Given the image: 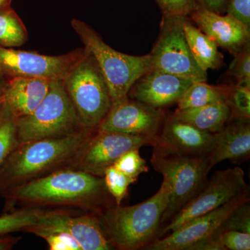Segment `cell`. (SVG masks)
Segmentation results:
<instances>
[{
	"instance_id": "10",
	"label": "cell",
	"mask_w": 250,
	"mask_h": 250,
	"mask_svg": "<svg viewBox=\"0 0 250 250\" xmlns=\"http://www.w3.org/2000/svg\"><path fill=\"white\" fill-rule=\"evenodd\" d=\"M42 238L51 233L70 235L82 250H114L104 231L100 218L94 213L77 214L75 210H45L39 221L24 230Z\"/></svg>"
},
{
	"instance_id": "7",
	"label": "cell",
	"mask_w": 250,
	"mask_h": 250,
	"mask_svg": "<svg viewBox=\"0 0 250 250\" xmlns=\"http://www.w3.org/2000/svg\"><path fill=\"white\" fill-rule=\"evenodd\" d=\"M63 83L82 124L86 129H98L111 109L112 100L107 83L93 56L85 50L64 78Z\"/></svg>"
},
{
	"instance_id": "6",
	"label": "cell",
	"mask_w": 250,
	"mask_h": 250,
	"mask_svg": "<svg viewBox=\"0 0 250 250\" xmlns=\"http://www.w3.org/2000/svg\"><path fill=\"white\" fill-rule=\"evenodd\" d=\"M85 129L67 95L63 80H52L39 106L30 114L18 118V144L62 137Z\"/></svg>"
},
{
	"instance_id": "27",
	"label": "cell",
	"mask_w": 250,
	"mask_h": 250,
	"mask_svg": "<svg viewBox=\"0 0 250 250\" xmlns=\"http://www.w3.org/2000/svg\"><path fill=\"white\" fill-rule=\"evenodd\" d=\"M103 178L106 189L118 206L121 205V202L127 195L129 185L136 182L113 166L106 169Z\"/></svg>"
},
{
	"instance_id": "35",
	"label": "cell",
	"mask_w": 250,
	"mask_h": 250,
	"mask_svg": "<svg viewBox=\"0 0 250 250\" xmlns=\"http://www.w3.org/2000/svg\"><path fill=\"white\" fill-rule=\"evenodd\" d=\"M197 3L205 9L220 14L225 9L227 0H197Z\"/></svg>"
},
{
	"instance_id": "1",
	"label": "cell",
	"mask_w": 250,
	"mask_h": 250,
	"mask_svg": "<svg viewBox=\"0 0 250 250\" xmlns=\"http://www.w3.org/2000/svg\"><path fill=\"white\" fill-rule=\"evenodd\" d=\"M4 213L18 208L78 210L100 215L116 205L103 177L83 171L62 169L0 194Z\"/></svg>"
},
{
	"instance_id": "17",
	"label": "cell",
	"mask_w": 250,
	"mask_h": 250,
	"mask_svg": "<svg viewBox=\"0 0 250 250\" xmlns=\"http://www.w3.org/2000/svg\"><path fill=\"white\" fill-rule=\"evenodd\" d=\"M188 16L218 47L234 55L250 42V27L230 15L221 16L198 5Z\"/></svg>"
},
{
	"instance_id": "15",
	"label": "cell",
	"mask_w": 250,
	"mask_h": 250,
	"mask_svg": "<svg viewBox=\"0 0 250 250\" xmlns=\"http://www.w3.org/2000/svg\"><path fill=\"white\" fill-rule=\"evenodd\" d=\"M192 81L151 68L131 86L128 98L156 108L177 103Z\"/></svg>"
},
{
	"instance_id": "38",
	"label": "cell",
	"mask_w": 250,
	"mask_h": 250,
	"mask_svg": "<svg viewBox=\"0 0 250 250\" xmlns=\"http://www.w3.org/2000/svg\"><path fill=\"white\" fill-rule=\"evenodd\" d=\"M11 0H0V8L10 6Z\"/></svg>"
},
{
	"instance_id": "25",
	"label": "cell",
	"mask_w": 250,
	"mask_h": 250,
	"mask_svg": "<svg viewBox=\"0 0 250 250\" xmlns=\"http://www.w3.org/2000/svg\"><path fill=\"white\" fill-rule=\"evenodd\" d=\"M18 119L4 102L0 109V167L18 146Z\"/></svg>"
},
{
	"instance_id": "9",
	"label": "cell",
	"mask_w": 250,
	"mask_h": 250,
	"mask_svg": "<svg viewBox=\"0 0 250 250\" xmlns=\"http://www.w3.org/2000/svg\"><path fill=\"white\" fill-rule=\"evenodd\" d=\"M247 192H249V187L245 179L244 171L241 167L216 171L201 191L171 219L167 226L163 229L161 235L175 231L194 219L207 214Z\"/></svg>"
},
{
	"instance_id": "37",
	"label": "cell",
	"mask_w": 250,
	"mask_h": 250,
	"mask_svg": "<svg viewBox=\"0 0 250 250\" xmlns=\"http://www.w3.org/2000/svg\"><path fill=\"white\" fill-rule=\"evenodd\" d=\"M4 80V79L0 77V109H1V106H2L4 102V93L5 83H6V82H5Z\"/></svg>"
},
{
	"instance_id": "31",
	"label": "cell",
	"mask_w": 250,
	"mask_h": 250,
	"mask_svg": "<svg viewBox=\"0 0 250 250\" xmlns=\"http://www.w3.org/2000/svg\"><path fill=\"white\" fill-rule=\"evenodd\" d=\"M163 16H188L198 6L197 0H155Z\"/></svg>"
},
{
	"instance_id": "8",
	"label": "cell",
	"mask_w": 250,
	"mask_h": 250,
	"mask_svg": "<svg viewBox=\"0 0 250 250\" xmlns=\"http://www.w3.org/2000/svg\"><path fill=\"white\" fill-rule=\"evenodd\" d=\"M186 16H163L160 32L149 54L152 68L192 81L206 82L207 72L194 59L183 27Z\"/></svg>"
},
{
	"instance_id": "20",
	"label": "cell",
	"mask_w": 250,
	"mask_h": 250,
	"mask_svg": "<svg viewBox=\"0 0 250 250\" xmlns=\"http://www.w3.org/2000/svg\"><path fill=\"white\" fill-rule=\"evenodd\" d=\"M172 115L177 119L192 125L202 131L216 134L231 119V111L228 104L218 103L199 108H177Z\"/></svg>"
},
{
	"instance_id": "36",
	"label": "cell",
	"mask_w": 250,
	"mask_h": 250,
	"mask_svg": "<svg viewBox=\"0 0 250 250\" xmlns=\"http://www.w3.org/2000/svg\"><path fill=\"white\" fill-rule=\"evenodd\" d=\"M21 237L11 236L9 234L0 236V250H10L21 241Z\"/></svg>"
},
{
	"instance_id": "26",
	"label": "cell",
	"mask_w": 250,
	"mask_h": 250,
	"mask_svg": "<svg viewBox=\"0 0 250 250\" xmlns=\"http://www.w3.org/2000/svg\"><path fill=\"white\" fill-rule=\"evenodd\" d=\"M139 148L124 153L115 162L113 167L136 182L140 174L149 171L147 162L140 155Z\"/></svg>"
},
{
	"instance_id": "5",
	"label": "cell",
	"mask_w": 250,
	"mask_h": 250,
	"mask_svg": "<svg viewBox=\"0 0 250 250\" xmlns=\"http://www.w3.org/2000/svg\"><path fill=\"white\" fill-rule=\"evenodd\" d=\"M208 156V154H172L153 147L151 164L170 187L168 203L161 218V225L170 222L205 187L207 175L212 169Z\"/></svg>"
},
{
	"instance_id": "24",
	"label": "cell",
	"mask_w": 250,
	"mask_h": 250,
	"mask_svg": "<svg viewBox=\"0 0 250 250\" xmlns=\"http://www.w3.org/2000/svg\"><path fill=\"white\" fill-rule=\"evenodd\" d=\"M45 210L36 208H18L0 216V236L22 231L35 225Z\"/></svg>"
},
{
	"instance_id": "22",
	"label": "cell",
	"mask_w": 250,
	"mask_h": 250,
	"mask_svg": "<svg viewBox=\"0 0 250 250\" xmlns=\"http://www.w3.org/2000/svg\"><path fill=\"white\" fill-rule=\"evenodd\" d=\"M226 103V86H215L206 82H193L179 100V109L202 107Z\"/></svg>"
},
{
	"instance_id": "11",
	"label": "cell",
	"mask_w": 250,
	"mask_h": 250,
	"mask_svg": "<svg viewBox=\"0 0 250 250\" xmlns=\"http://www.w3.org/2000/svg\"><path fill=\"white\" fill-rule=\"evenodd\" d=\"M156 140L97 129L74 158L68 168L103 177L108 167L124 153L144 146H154Z\"/></svg>"
},
{
	"instance_id": "16",
	"label": "cell",
	"mask_w": 250,
	"mask_h": 250,
	"mask_svg": "<svg viewBox=\"0 0 250 250\" xmlns=\"http://www.w3.org/2000/svg\"><path fill=\"white\" fill-rule=\"evenodd\" d=\"M215 137V134L197 129L172 114L165 117L153 147L172 154L203 155L211 151Z\"/></svg>"
},
{
	"instance_id": "19",
	"label": "cell",
	"mask_w": 250,
	"mask_h": 250,
	"mask_svg": "<svg viewBox=\"0 0 250 250\" xmlns=\"http://www.w3.org/2000/svg\"><path fill=\"white\" fill-rule=\"evenodd\" d=\"M52 80L14 77L5 83L4 103L18 118L26 116L39 106L48 93Z\"/></svg>"
},
{
	"instance_id": "34",
	"label": "cell",
	"mask_w": 250,
	"mask_h": 250,
	"mask_svg": "<svg viewBox=\"0 0 250 250\" xmlns=\"http://www.w3.org/2000/svg\"><path fill=\"white\" fill-rule=\"evenodd\" d=\"M227 13L250 27V0H229Z\"/></svg>"
},
{
	"instance_id": "29",
	"label": "cell",
	"mask_w": 250,
	"mask_h": 250,
	"mask_svg": "<svg viewBox=\"0 0 250 250\" xmlns=\"http://www.w3.org/2000/svg\"><path fill=\"white\" fill-rule=\"evenodd\" d=\"M230 64L229 72L237 80L236 85L250 89V45L248 42L241 51L235 54Z\"/></svg>"
},
{
	"instance_id": "32",
	"label": "cell",
	"mask_w": 250,
	"mask_h": 250,
	"mask_svg": "<svg viewBox=\"0 0 250 250\" xmlns=\"http://www.w3.org/2000/svg\"><path fill=\"white\" fill-rule=\"evenodd\" d=\"M219 240L225 250H250V233L223 229L219 234Z\"/></svg>"
},
{
	"instance_id": "33",
	"label": "cell",
	"mask_w": 250,
	"mask_h": 250,
	"mask_svg": "<svg viewBox=\"0 0 250 250\" xmlns=\"http://www.w3.org/2000/svg\"><path fill=\"white\" fill-rule=\"evenodd\" d=\"M50 250H82L77 242L65 233H51L42 237Z\"/></svg>"
},
{
	"instance_id": "18",
	"label": "cell",
	"mask_w": 250,
	"mask_h": 250,
	"mask_svg": "<svg viewBox=\"0 0 250 250\" xmlns=\"http://www.w3.org/2000/svg\"><path fill=\"white\" fill-rule=\"evenodd\" d=\"M215 134L214 144L208 154L210 167L223 161L242 162L250 155V118H231Z\"/></svg>"
},
{
	"instance_id": "3",
	"label": "cell",
	"mask_w": 250,
	"mask_h": 250,
	"mask_svg": "<svg viewBox=\"0 0 250 250\" xmlns=\"http://www.w3.org/2000/svg\"><path fill=\"white\" fill-rule=\"evenodd\" d=\"M170 192V185L164 179L159 190L146 201L129 207L114 205L98 215L114 250L143 249L154 241Z\"/></svg>"
},
{
	"instance_id": "21",
	"label": "cell",
	"mask_w": 250,
	"mask_h": 250,
	"mask_svg": "<svg viewBox=\"0 0 250 250\" xmlns=\"http://www.w3.org/2000/svg\"><path fill=\"white\" fill-rule=\"evenodd\" d=\"M183 27L188 44L199 66L206 72L221 67L223 56L214 41L192 24L188 16L184 18Z\"/></svg>"
},
{
	"instance_id": "2",
	"label": "cell",
	"mask_w": 250,
	"mask_h": 250,
	"mask_svg": "<svg viewBox=\"0 0 250 250\" xmlns=\"http://www.w3.org/2000/svg\"><path fill=\"white\" fill-rule=\"evenodd\" d=\"M96 130L18 144L0 167V194L69 167Z\"/></svg>"
},
{
	"instance_id": "4",
	"label": "cell",
	"mask_w": 250,
	"mask_h": 250,
	"mask_svg": "<svg viewBox=\"0 0 250 250\" xmlns=\"http://www.w3.org/2000/svg\"><path fill=\"white\" fill-rule=\"evenodd\" d=\"M71 24L85 50L93 56L100 67L109 89L112 104L127 99L136 81L152 68L149 54L132 56L121 53L107 45L86 23L74 19Z\"/></svg>"
},
{
	"instance_id": "23",
	"label": "cell",
	"mask_w": 250,
	"mask_h": 250,
	"mask_svg": "<svg viewBox=\"0 0 250 250\" xmlns=\"http://www.w3.org/2000/svg\"><path fill=\"white\" fill-rule=\"evenodd\" d=\"M27 38L24 24L11 6L0 8V47H21Z\"/></svg>"
},
{
	"instance_id": "13",
	"label": "cell",
	"mask_w": 250,
	"mask_h": 250,
	"mask_svg": "<svg viewBox=\"0 0 250 250\" xmlns=\"http://www.w3.org/2000/svg\"><path fill=\"white\" fill-rule=\"evenodd\" d=\"M250 202L249 192L236 197L216 209L194 219L170 235L154 240L143 248L147 250H192L199 243L216 236L227 219L242 204Z\"/></svg>"
},
{
	"instance_id": "12",
	"label": "cell",
	"mask_w": 250,
	"mask_h": 250,
	"mask_svg": "<svg viewBox=\"0 0 250 250\" xmlns=\"http://www.w3.org/2000/svg\"><path fill=\"white\" fill-rule=\"evenodd\" d=\"M85 53L84 49L59 56L0 47V77L62 80Z\"/></svg>"
},
{
	"instance_id": "14",
	"label": "cell",
	"mask_w": 250,
	"mask_h": 250,
	"mask_svg": "<svg viewBox=\"0 0 250 250\" xmlns=\"http://www.w3.org/2000/svg\"><path fill=\"white\" fill-rule=\"evenodd\" d=\"M165 117L162 108L128 98L112 104L98 129L156 140Z\"/></svg>"
},
{
	"instance_id": "28",
	"label": "cell",
	"mask_w": 250,
	"mask_h": 250,
	"mask_svg": "<svg viewBox=\"0 0 250 250\" xmlns=\"http://www.w3.org/2000/svg\"><path fill=\"white\" fill-rule=\"evenodd\" d=\"M226 103L231 108V118H250V89L226 86Z\"/></svg>"
},
{
	"instance_id": "30",
	"label": "cell",
	"mask_w": 250,
	"mask_h": 250,
	"mask_svg": "<svg viewBox=\"0 0 250 250\" xmlns=\"http://www.w3.org/2000/svg\"><path fill=\"white\" fill-rule=\"evenodd\" d=\"M224 229L250 233V202H245L233 210L223 225Z\"/></svg>"
}]
</instances>
